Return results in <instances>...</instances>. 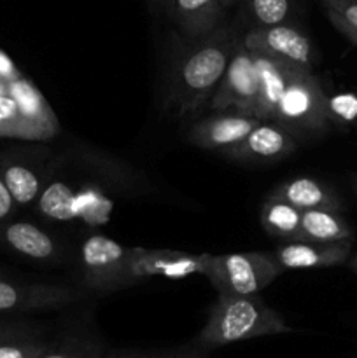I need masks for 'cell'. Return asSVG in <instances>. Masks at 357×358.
<instances>
[{"mask_svg": "<svg viewBox=\"0 0 357 358\" xmlns=\"http://www.w3.org/2000/svg\"><path fill=\"white\" fill-rule=\"evenodd\" d=\"M240 38L233 28L217 27L175 55L168 76V107L175 114H196L209 103Z\"/></svg>", "mask_w": 357, "mask_h": 358, "instance_id": "obj_1", "label": "cell"}, {"mask_svg": "<svg viewBox=\"0 0 357 358\" xmlns=\"http://www.w3.org/2000/svg\"><path fill=\"white\" fill-rule=\"evenodd\" d=\"M289 332H293V327H289L282 315L268 306L259 294L219 296L195 343L209 352L247 339Z\"/></svg>", "mask_w": 357, "mask_h": 358, "instance_id": "obj_2", "label": "cell"}, {"mask_svg": "<svg viewBox=\"0 0 357 358\" xmlns=\"http://www.w3.org/2000/svg\"><path fill=\"white\" fill-rule=\"evenodd\" d=\"M273 119L287 126L296 136L326 131L331 119L329 101L310 69L293 65Z\"/></svg>", "mask_w": 357, "mask_h": 358, "instance_id": "obj_3", "label": "cell"}, {"mask_svg": "<svg viewBox=\"0 0 357 358\" xmlns=\"http://www.w3.org/2000/svg\"><path fill=\"white\" fill-rule=\"evenodd\" d=\"M272 255L265 252L210 255L203 254L202 276L219 296H254L280 275Z\"/></svg>", "mask_w": 357, "mask_h": 358, "instance_id": "obj_4", "label": "cell"}, {"mask_svg": "<svg viewBox=\"0 0 357 358\" xmlns=\"http://www.w3.org/2000/svg\"><path fill=\"white\" fill-rule=\"evenodd\" d=\"M139 247H122L118 241L93 234L80 247V271L84 289L94 294H112L135 285L133 261Z\"/></svg>", "mask_w": 357, "mask_h": 358, "instance_id": "obj_5", "label": "cell"}, {"mask_svg": "<svg viewBox=\"0 0 357 358\" xmlns=\"http://www.w3.org/2000/svg\"><path fill=\"white\" fill-rule=\"evenodd\" d=\"M258 98L259 73L254 52L248 51L240 38L209 107L214 112H240L255 117Z\"/></svg>", "mask_w": 357, "mask_h": 358, "instance_id": "obj_6", "label": "cell"}, {"mask_svg": "<svg viewBox=\"0 0 357 358\" xmlns=\"http://www.w3.org/2000/svg\"><path fill=\"white\" fill-rule=\"evenodd\" d=\"M84 299L83 290L56 283H28L0 276V315L35 313L66 308Z\"/></svg>", "mask_w": 357, "mask_h": 358, "instance_id": "obj_7", "label": "cell"}, {"mask_svg": "<svg viewBox=\"0 0 357 358\" xmlns=\"http://www.w3.org/2000/svg\"><path fill=\"white\" fill-rule=\"evenodd\" d=\"M241 42L248 51L286 59L304 69L312 70L317 65L318 56L310 38L289 23L251 28Z\"/></svg>", "mask_w": 357, "mask_h": 358, "instance_id": "obj_8", "label": "cell"}, {"mask_svg": "<svg viewBox=\"0 0 357 358\" xmlns=\"http://www.w3.org/2000/svg\"><path fill=\"white\" fill-rule=\"evenodd\" d=\"M296 147V135L287 126L275 119H259L254 129L224 154L241 163L270 164L290 156Z\"/></svg>", "mask_w": 357, "mask_h": 358, "instance_id": "obj_9", "label": "cell"}, {"mask_svg": "<svg viewBox=\"0 0 357 358\" xmlns=\"http://www.w3.org/2000/svg\"><path fill=\"white\" fill-rule=\"evenodd\" d=\"M259 119L240 112H217L189 129V142L205 150L227 152L254 129Z\"/></svg>", "mask_w": 357, "mask_h": 358, "instance_id": "obj_10", "label": "cell"}, {"mask_svg": "<svg viewBox=\"0 0 357 358\" xmlns=\"http://www.w3.org/2000/svg\"><path fill=\"white\" fill-rule=\"evenodd\" d=\"M352 240L336 243H315V241H289L270 252L280 271L290 269H317L342 266L349 261Z\"/></svg>", "mask_w": 357, "mask_h": 358, "instance_id": "obj_11", "label": "cell"}, {"mask_svg": "<svg viewBox=\"0 0 357 358\" xmlns=\"http://www.w3.org/2000/svg\"><path fill=\"white\" fill-rule=\"evenodd\" d=\"M7 86L20 105L24 140L55 138L59 129L58 119L41 91L31 84V80L20 76L16 79H10Z\"/></svg>", "mask_w": 357, "mask_h": 358, "instance_id": "obj_12", "label": "cell"}, {"mask_svg": "<svg viewBox=\"0 0 357 358\" xmlns=\"http://www.w3.org/2000/svg\"><path fill=\"white\" fill-rule=\"evenodd\" d=\"M203 254L195 255L178 250H156V248L139 247L133 261V275L136 282L164 276V278L178 280L191 275H202Z\"/></svg>", "mask_w": 357, "mask_h": 358, "instance_id": "obj_13", "label": "cell"}, {"mask_svg": "<svg viewBox=\"0 0 357 358\" xmlns=\"http://www.w3.org/2000/svg\"><path fill=\"white\" fill-rule=\"evenodd\" d=\"M0 245L30 261L49 262L59 257V247L55 238L24 220L0 222Z\"/></svg>", "mask_w": 357, "mask_h": 358, "instance_id": "obj_14", "label": "cell"}, {"mask_svg": "<svg viewBox=\"0 0 357 358\" xmlns=\"http://www.w3.org/2000/svg\"><path fill=\"white\" fill-rule=\"evenodd\" d=\"M268 196L289 203V205H293L300 212H307V210H332V212H340L343 208L342 199L336 194L335 189H331L328 184L318 180V178L312 177H296L282 182Z\"/></svg>", "mask_w": 357, "mask_h": 358, "instance_id": "obj_15", "label": "cell"}, {"mask_svg": "<svg viewBox=\"0 0 357 358\" xmlns=\"http://www.w3.org/2000/svg\"><path fill=\"white\" fill-rule=\"evenodd\" d=\"M0 177L18 206H27L37 201L44 178L27 156L21 152L0 154Z\"/></svg>", "mask_w": 357, "mask_h": 358, "instance_id": "obj_16", "label": "cell"}, {"mask_svg": "<svg viewBox=\"0 0 357 358\" xmlns=\"http://www.w3.org/2000/svg\"><path fill=\"white\" fill-rule=\"evenodd\" d=\"M168 13L189 38H198L220 27L224 7L219 0H167Z\"/></svg>", "mask_w": 357, "mask_h": 358, "instance_id": "obj_17", "label": "cell"}, {"mask_svg": "<svg viewBox=\"0 0 357 358\" xmlns=\"http://www.w3.org/2000/svg\"><path fill=\"white\" fill-rule=\"evenodd\" d=\"M354 231L350 224L332 210H307L301 213L300 233L296 241L315 243H336L352 240Z\"/></svg>", "mask_w": 357, "mask_h": 358, "instance_id": "obj_18", "label": "cell"}, {"mask_svg": "<svg viewBox=\"0 0 357 358\" xmlns=\"http://www.w3.org/2000/svg\"><path fill=\"white\" fill-rule=\"evenodd\" d=\"M301 213L289 203L282 201L279 198L268 196L261 205L259 212V220L261 226L270 236L282 238V240L296 241L298 233H300Z\"/></svg>", "mask_w": 357, "mask_h": 358, "instance_id": "obj_19", "label": "cell"}, {"mask_svg": "<svg viewBox=\"0 0 357 358\" xmlns=\"http://www.w3.org/2000/svg\"><path fill=\"white\" fill-rule=\"evenodd\" d=\"M105 355V345L94 336L69 334L51 341L41 358H104Z\"/></svg>", "mask_w": 357, "mask_h": 358, "instance_id": "obj_20", "label": "cell"}, {"mask_svg": "<svg viewBox=\"0 0 357 358\" xmlns=\"http://www.w3.org/2000/svg\"><path fill=\"white\" fill-rule=\"evenodd\" d=\"M37 208L46 217H51L56 220H69L76 215L74 212V196L72 191L65 184H49L48 187H42L41 194L37 198Z\"/></svg>", "mask_w": 357, "mask_h": 358, "instance_id": "obj_21", "label": "cell"}, {"mask_svg": "<svg viewBox=\"0 0 357 358\" xmlns=\"http://www.w3.org/2000/svg\"><path fill=\"white\" fill-rule=\"evenodd\" d=\"M244 13L252 21V28L287 23L290 0H244Z\"/></svg>", "mask_w": 357, "mask_h": 358, "instance_id": "obj_22", "label": "cell"}, {"mask_svg": "<svg viewBox=\"0 0 357 358\" xmlns=\"http://www.w3.org/2000/svg\"><path fill=\"white\" fill-rule=\"evenodd\" d=\"M51 341L42 338V334L20 336L0 341V358H41Z\"/></svg>", "mask_w": 357, "mask_h": 358, "instance_id": "obj_23", "label": "cell"}, {"mask_svg": "<svg viewBox=\"0 0 357 358\" xmlns=\"http://www.w3.org/2000/svg\"><path fill=\"white\" fill-rule=\"evenodd\" d=\"M332 23L357 30V0H321Z\"/></svg>", "mask_w": 357, "mask_h": 358, "instance_id": "obj_24", "label": "cell"}, {"mask_svg": "<svg viewBox=\"0 0 357 358\" xmlns=\"http://www.w3.org/2000/svg\"><path fill=\"white\" fill-rule=\"evenodd\" d=\"M31 334H41V327H35L34 324H28V322L23 320H7V318H0V341Z\"/></svg>", "mask_w": 357, "mask_h": 358, "instance_id": "obj_25", "label": "cell"}, {"mask_svg": "<svg viewBox=\"0 0 357 358\" xmlns=\"http://www.w3.org/2000/svg\"><path fill=\"white\" fill-rule=\"evenodd\" d=\"M147 358H206V350H203L196 343H191V345L181 346V348L149 353Z\"/></svg>", "mask_w": 357, "mask_h": 358, "instance_id": "obj_26", "label": "cell"}, {"mask_svg": "<svg viewBox=\"0 0 357 358\" xmlns=\"http://www.w3.org/2000/svg\"><path fill=\"white\" fill-rule=\"evenodd\" d=\"M18 208V203L14 201L13 194L9 192L7 185L4 184L2 177H0V222H6L14 215Z\"/></svg>", "mask_w": 357, "mask_h": 358, "instance_id": "obj_27", "label": "cell"}, {"mask_svg": "<svg viewBox=\"0 0 357 358\" xmlns=\"http://www.w3.org/2000/svg\"><path fill=\"white\" fill-rule=\"evenodd\" d=\"M20 76H21L20 70H18L16 66H14V63L10 62L2 51H0V79L10 80V79H16V77Z\"/></svg>", "mask_w": 357, "mask_h": 358, "instance_id": "obj_28", "label": "cell"}, {"mask_svg": "<svg viewBox=\"0 0 357 358\" xmlns=\"http://www.w3.org/2000/svg\"><path fill=\"white\" fill-rule=\"evenodd\" d=\"M149 353L139 352V350H114V352H107L104 358H147Z\"/></svg>", "mask_w": 357, "mask_h": 358, "instance_id": "obj_29", "label": "cell"}, {"mask_svg": "<svg viewBox=\"0 0 357 358\" xmlns=\"http://www.w3.org/2000/svg\"><path fill=\"white\" fill-rule=\"evenodd\" d=\"M220 2V6L224 7V9H226V7H231V6H234V3L237 2H240V0H219Z\"/></svg>", "mask_w": 357, "mask_h": 358, "instance_id": "obj_30", "label": "cell"}, {"mask_svg": "<svg viewBox=\"0 0 357 358\" xmlns=\"http://www.w3.org/2000/svg\"><path fill=\"white\" fill-rule=\"evenodd\" d=\"M350 184H352L354 192H356V196H357V173L352 175V178H350Z\"/></svg>", "mask_w": 357, "mask_h": 358, "instance_id": "obj_31", "label": "cell"}, {"mask_svg": "<svg viewBox=\"0 0 357 358\" xmlns=\"http://www.w3.org/2000/svg\"><path fill=\"white\" fill-rule=\"evenodd\" d=\"M352 269L357 273V255L352 259Z\"/></svg>", "mask_w": 357, "mask_h": 358, "instance_id": "obj_32", "label": "cell"}]
</instances>
